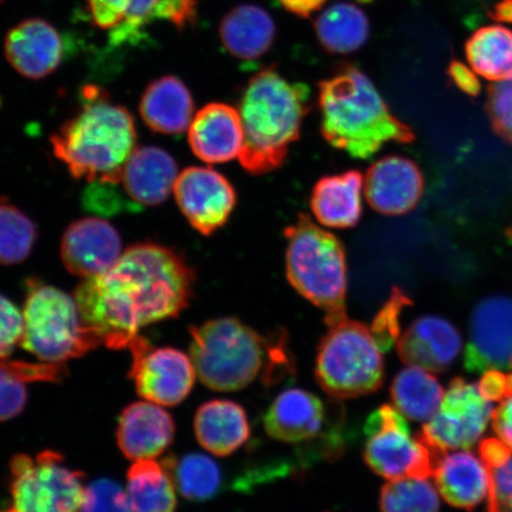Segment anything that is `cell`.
<instances>
[{"label":"cell","instance_id":"cell-36","mask_svg":"<svg viewBox=\"0 0 512 512\" xmlns=\"http://www.w3.org/2000/svg\"><path fill=\"white\" fill-rule=\"evenodd\" d=\"M381 512H440V494L428 478L389 480L382 486Z\"/></svg>","mask_w":512,"mask_h":512},{"label":"cell","instance_id":"cell-17","mask_svg":"<svg viewBox=\"0 0 512 512\" xmlns=\"http://www.w3.org/2000/svg\"><path fill=\"white\" fill-rule=\"evenodd\" d=\"M512 367V299L492 296L472 313L465 368L471 373Z\"/></svg>","mask_w":512,"mask_h":512},{"label":"cell","instance_id":"cell-28","mask_svg":"<svg viewBox=\"0 0 512 512\" xmlns=\"http://www.w3.org/2000/svg\"><path fill=\"white\" fill-rule=\"evenodd\" d=\"M275 25L267 12L255 5H241L224 17L220 36L224 47L241 60L265 55L274 41Z\"/></svg>","mask_w":512,"mask_h":512},{"label":"cell","instance_id":"cell-39","mask_svg":"<svg viewBox=\"0 0 512 512\" xmlns=\"http://www.w3.org/2000/svg\"><path fill=\"white\" fill-rule=\"evenodd\" d=\"M488 112L496 133L512 145V78L489 89Z\"/></svg>","mask_w":512,"mask_h":512},{"label":"cell","instance_id":"cell-8","mask_svg":"<svg viewBox=\"0 0 512 512\" xmlns=\"http://www.w3.org/2000/svg\"><path fill=\"white\" fill-rule=\"evenodd\" d=\"M328 326L316 357L320 388L334 399L377 392L384 382V361L370 326L348 317Z\"/></svg>","mask_w":512,"mask_h":512},{"label":"cell","instance_id":"cell-37","mask_svg":"<svg viewBox=\"0 0 512 512\" xmlns=\"http://www.w3.org/2000/svg\"><path fill=\"white\" fill-rule=\"evenodd\" d=\"M411 304V299L402 292L400 288L395 287L389 299L381 307L379 313L370 325L371 331L379 344L382 352H387L398 343L401 335L400 318L403 310Z\"/></svg>","mask_w":512,"mask_h":512},{"label":"cell","instance_id":"cell-49","mask_svg":"<svg viewBox=\"0 0 512 512\" xmlns=\"http://www.w3.org/2000/svg\"><path fill=\"white\" fill-rule=\"evenodd\" d=\"M512 368V367H511Z\"/></svg>","mask_w":512,"mask_h":512},{"label":"cell","instance_id":"cell-38","mask_svg":"<svg viewBox=\"0 0 512 512\" xmlns=\"http://www.w3.org/2000/svg\"><path fill=\"white\" fill-rule=\"evenodd\" d=\"M81 512H132L126 491L110 479L87 486Z\"/></svg>","mask_w":512,"mask_h":512},{"label":"cell","instance_id":"cell-40","mask_svg":"<svg viewBox=\"0 0 512 512\" xmlns=\"http://www.w3.org/2000/svg\"><path fill=\"white\" fill-rule=\"evenodd\" d=\"M23 312L0 294V360L8 358L16 345L22 342Z\"/></svg>","mask_w":512,"mask_h":512},{"label":"cell","instance_id":"cell-26","mask_svg":"<svg viewBox=\"0 0 512 512\" xmlns=\"http://www.w3.org/2000/svg\"><path fill=\"white\" fill-rule=\"evenodd\" d=\"M194 427L198 443L219 457L230 456L251 437L245 408L229 400L203 403L195 415Z\"/></svg>","mask_w":512,"mask_h":512},{"label":"cell","instance_id":"cell-19","mask_svg":"<svg viewBox=\"0 0 512 512\" xmlns=\"http://www.w3.org/2000/svg\"><path fill=\"white\" fill-rule=\"evenodd\" d=\"M123 254L118 230L99 217L69 224L62 236L61 258L67 271L89 279L110 270Z\"/></svg>","mask_w":512,"mask_h":512},{"label":"cell","instance_id":"cell-10","mask_svg":"<svg viewBox=\"0 0 512 512\" xmlns=\"http://www.w3.org/2000/svg\"><path fill=\"white\" fill-rule=\"evenodd\" d=\"M10 469L11 504L0 512H81L86 491L82 473L64 465L61 454H19Z\"/></svg>","mask_w":512,"mask_h":512},{"label":"cell","instance_id":"cell-33","mask_svg":"<svg viewBox=\"0 0 512 512\" xmlns=\"http://www.w3.org/2000/svg\"><path fill=\"white\" fill-rule=\"evenodd\" d=\"M316 30L320 43L330 53L349 54L368 40L369 22L357 6L338 3L318 17Z\"/></svg>","mask_w":512,"mask_h":512},{"label":"cell","instance_id":"cell-32","mask_svg":"<svg viewBox=\"0 0 512 512\" xmlns=\"http://www.w3.org/2000/svg\"><path fill=\"white\" fill-rule=\"evenodd\" d=\"M465 51L477 75L494 82L512 78V31L508 28L490 25L477 30Z\"/></svg>","mask_w":512,"mask_h":512},{"label":"cell","instance_id":"cell-14","mask_svg":"<svg viewBox=\"0 0 512 512\" xmlns=\"http://www.w3.org/2000/svg\"><path fill=\"white\" fill-rule=\"evenodd\" d=\"M195 0H88L95 27L108 31L114 47L143 38L147 25L169 22L178 28L195 18Z\"/></svg>","mask_w":512,"mask_h":512},{"label":"cell","instance_id":"cell-42","mask_svg":"<svg viewBox=\"0 0 512 512\" xmlns=\"http://www.w3.org/2000/svg\"><path fill=\"white\" fill-rule=\"evenodd\" d=\"M478 388L480 394L491 402L504 400L512 395V374H504L498 369L485 371Z\"/></svg>","mask_w":512,"mask_h":512},{"label":"cell","instance_id":"cell-47","mask_svg":"<svg viewBox=\"0 0 512 512\" xmlns=\"http://www.w3.org/2000/svg\"><path fill=\"white\" fill-rule=\"evenodd\" d=\"M490 17L497 22L512 24V0H501L490 12Z\"/></svg>","mask_w":512,"mask_h":512},{"label":"cell","instance_id":"cell-34","mask_svg":"<svg viewBox=\"0 0 512 512\" xmlns=\"http://www.w3.org/2000/svg\"><path fill=\"white\" fill-rule=\"evenodd\" d=\"M176 488L194 502H206L219 494L223 483L221 467L213 458L191 453L179 462H168Z\"/></svg>","mask_w":512,"mask_h":512},{"label":"cell","instance_id":"cell-21","mask_svg":"<svg viewBox=\"0 0 512 512\" xmlns=\"http://www.w3.org/2000/svg\"><path fill=\"white\" fill-rule=\"evenodd\" d=\"M5 55L24 78L40 80L60 66L64 43L53 25L43 19H28L6 36Z\"/></svg>","mask_w":512,"mask_h":512},{"label":"cell","instance_id":"cell-24","mask_svg":"<svg viewBox=\"0 0 512 512\" xmlns=\"http://www.w3.org/2000/svg\"><path fill=\"white\" fill-rule=\"evenodd\" d=\"M174 437V419L157 403H132L120 416L118 445L126 458L133 462L156 459L170 446Z\"/></svg>","mask_w":512,"mask_h":512},{"label":"cell","instance_id":"cell-15","mask_svg":"<svg viewBox=\"0 0 512 512\" xmlns=\"http://www.w3.org/2000/svg\"><path fill=\"white\" fill-rule=\"evenodd\" d=\"M174 194L185 219L204 236L214 234L228 222L238 201L228 178L206 166L183 170Z\"/></svg>","mask_w":512,"mask_h":512},{"label":"cell","instance_id":"cell-25","mask_svg":"<svg viewBox=\"0 0 512 512\" xmlns=\"http://www.w3.org/2000/svg\"><path fill=\"white\" fill-rule=\"evenodd\" d=\"M364 178L360 171L324 176L313 187L310 208L320 226L348 229L357 226L363 214Z\"/></svg>","mask_w":512,"mask_h":512},{"label":"cell","instance_id":"cell-20","mask_svg":"<svg viewBox=\"0 0 512 512\" xmlns=\"http://www.w3.org/2000/svg\"><path fill=\"white\" fill-rule=\"evenodd\" d=\"M463 348L460 332L450 320L421 316L398 339V355L407 366L441 373L452 366Z\"/></svg>","mask_w":512,"mask_h":512},{"label":"cell","instance_id":"cell-22","mask_svg":"<svg viewBox=\"0 0 512 512\" xmlns=\"http://www.w3.org/2000/svg\"><path fill=\"white\" fill-rule=\"evenodd\" d=\"M243 140L239 110L220 102L201 108L189 127L191 150L207 164H224L239 158Z\"/></svg>","mask_w":512,"mask_h":512},{"label":"cell","instance_id":"cell-46","mask_svg":"<svg viewBox=\"0 0 512 512\" xmlns=\"http://www.w3.org/2000/svg\"><path fill=\"white\" fill-rule=\"evenodd\" d=\"M326 0H279V3L294 15L309 17L312 12L322 8Z\"/></svg>","mask_w":512,"mask_h":512},{"label":"cell","instance_id":"cell-27","mask_svg":"<svg viewBox=\"0 0 512 512\" xmlns=\"http://www.w3.org/2000/svg\"><path fill=\"white\" fill-rule=\"evenodd\" d=\"M195 104L184 83L175 76L153 81L143 94L139 112L152 131L177 136L188 130Z\"/></svg>","mask_w":512,"mask_h":512},{"label":"cell","instance_id":"cell-1","mask_svg":"<svg viewBox=\"0 0 512 512\" xmlns=\"http://www.w3.org/2000/svg\"><path fill=\"white\" fill-rule=\"evenodd\" d=\"M196 274L175 249L153 242L128 247L104 274L75 292L83 323L108 348L130 347L140 329L179 316L190 304Z\"/></svg>","mask_w":512,"mask_h":512},{"label":"cell","instance_id":"cell-31","mask_svg":"<svg viewBox=\"0 0 512 512\" xmlns=\"http://www.w3.org/2000/svg\"><path fill=\"white\" fill-rule=\"evenodd\" d=\"M63 364L0 360V421L16 418L28 401L27 383L59 381Z\"/></svg>","mask_w":512,"mask_h":512},{"label":"cell","instance_id":"cell-44","mask_svg":"<svg viewBox=\"0 0 512 512\" xmlns=\"http://www.w3.org/2000/svg\"><path fill=\"white\" fill-rule=\"evenodd\" d=\"M448 75L459 89L466 94L475 96L480 92V82L475 70L466 67L462 62L454 61L448 67Z\"/></svg>","mask_w":512,"mask_h":512},{"label":"cell","instance_id":"cell-48","mask_svg":"<svg viewBox=\"0 0 512 512\" xmlns=\"http://www.w3.org/2000/svg\"><path fill=\"white\" fill-rule=\"evenodd\" d=\"M361 2L367 3V2H373V0H361Z\"/></svg>","mask_w":512,"mask_h":512},{"label":"cell","instance_id":"cell-9","mask_svg":"<svg viewBox=\"0 0 512 512\" xmlns=\"http://www.w3.org/2000/svg\"><path fill=\"white\" fill-rule=\"evenodd\" d=\"M265 431L271 439L297 445L312 458L341 456L342 420L332 421V409L317 395L305 389L281 392L264 416Z\"/></svg>","mask_w":512,"mask_h":512},{"label":"cell","instance_id":"cell-18","mask_svg":"<svg viewBox=\"0 0 512 512\" xmlns=\"http://www.w3.org/2000/svg\"><path fill=\"white\" fill-rule=\"evenodd\" d=\"M425 191V178L412 159L402 156L383 157L364 177V195L371 208L386 216L411 213Z\"/></svg>","mask_w":512,"mask_h":512},{"label":"cell","instance_id":"cell-12","mask_svg":"<svg viewBox=\"0 0 512 512\" xmlns=\"http://www.w3.org/2000/svg\"><path fill=\"white\" fill-rule=\"evenodd\" d=\"M494 412V405L480 394L478 384L454 379L421 435L438 453L469 450L482 439Z\"/></svg>","mask_w":512,"mask_h":512},{"label":"cell","instance_id":"cell-45","mask_svg":"<svg viewBox=\"0 0 512 512\" xmlns=\"http://www.w3.org/2000/svg\"><path fill=\"white\" fill-rule=\"evenodd\" d=\"M479 450L480 458L489 466V469H494V467L507 462L512 453L510 448L501 439L494 438L482 441Z\"/></svg>","mask_w":512,"mask_h":512},{"label":"cell","instance_id":"cell-5","mask_svg":"<svg viewBox=\"0 0 512 512\" xmlns=\"http://www.w3.org/2000/svg\"><path fill=\"white\" fill-rule=\"evenodd\" d=\"M81 95V111L50 142L70 175L93 183L123 168L136 150L137 130L131 113L112 104L101 89L86 87Z\"/></svg>","mask_w":512,"mask_h":512},{"label":"cell","instance_id":"cell-3","mask_svg":"<svg viewBox=\"0 0 512 512\" xmlns=\"http://www.w3.org/2000/svg\"><path fill=\"white\" fill-rule=\"evenodd\" d=\"M320 128L326 142L352 158L369 159L389 143L409 144L411 127L390 112L368 76L354 67L320 83Z\"/></svg>","mask_w":512,"mask_h":512},{"label":"cell","instance_id":"cell-16","mask_svg":"<svg viewBox=\"0 0 512 512\" xmlns=\"http://www.w3.org/2000/svg\"><path fill=\"white\" fill-rule=\"evenodd\" d=\"M178 177L175 159L156 146L137 147L114 175L100 179L114 185L124 210L156 207L168 200Z\"/></svg>","mask_w":512,"mask_h":512},{"label":"cell","instance_id":"cell-13","mask_svg":"<svg viewBox=\"0 0 512 512\" xmlns=\"http://www.w3.org/2000/svg\"><path fill=\"white\" fill-rule=\"evenodd\" d=\"M128 349L132 354L130 375L139 396L166 407L188 398L197 376L188 355L174 348L153 347L140 335Z\"/></svg>","mask_w":512,"mask_h":512},{"label":"cell","instance_id":"cell-11","mask_svg":"<svg viewBox=\"0 0 512 512\" xmlns=\"http://www.w3.org/2000/svg\"><path fill=\"white\" fill-rule=\"evenodd\" d=\"M364 460L370 470L387 480L430 478L441 453L434 451L421 433L413 435L398 409L383 405L364 425Z\"/></svg>","mask_w":512,"mask_h":512},{"label":"cell","instance_id":"cell-7","mask_svg":"<svg viewBox=\"0 0 512 512\" xmlns=\"http://www.w3.org/2000/svg\"><path fill=\"white\" fill-rule=\"evenodd\" d=\"M22 312V347L41 362L63 364L101 344L83 323L75 298L60 288L29 280Z\"/></svg>","mask_w":512,"mask_h":512},{"label":"cell","instance_id":"cell-35","mask_svg":"<svg viewBox=\"0 0 512 512\" xmlns=\"http://www.w3.org/2000/svg\"><path fill=\"white\" fill-rule=\"evenodd\" d=\"M37 240L35 223L21 209L0 197V265L21 264Z\"/></svg>","mask_w":512,"mask_h":512},{"label":"cell","instance_id":"cell-23","mask_svg":"<svg viewBox=\"0 0 512 512\" xmlns=\"http://www.w3.org/2000/svg\"><path fill=\"white\" fill-rule=\"evenodd\" d=\"M432 477L440 496L453 507L473 510L489 499V466L470 451L441 453L435 462Z\"/></svg>","mask_w":512,"mask_h":512},{"label":"cell","instance_id":"cell-41","mask_svg":"<svg viewBox=\"0 0 512 512\" xmlns=\"http://www.w3.org/2000/svg\"><path fill=\"white\" fill-rule=\"evenodd\" d=\"M488 512H512V453L507 462L490 469Z\"/></svg>","mask_w":512,"mask_h":512},{"label":"cell","instance_id":"cell-2","mask_svg":"<svg viewBox=\"0 0 512 512\" xmlns=\"http://www.w3.org/2000/svg\"><path fill=\"white\" fill-rule=\"evenodd\" d=\"M190 335L196 374L216 392H238L259 376L271 384L293 374L284 335L267 338L233 317L192 326Z\"/></svg>","mask_w":512,"mask_h":512},{"label":"cell","instance_id":"cell-29","mask_svg":"<svg viewBox=\"0 0 512 512\" xmlns=\"http://www.w3.org/2000/svg\"><path fill=\"white\" fill-rule=\"evenodd\" d=\"M126 494L132 512H174L176 484L168 463L137 460L127 472Z\"/></svg>","mask_w":512,"mask_h":512},{"label":"cell","instance_id":"cell-6","mask_svg":"<svg viewBox=\"0 0 512 512\" xmlns=\"http://www.w3.org/2000/svg\"><path fill=\"white\" fill-rule=\"evenodd\" d=\"M284 233L288 283L324 311L326 324L348 317V265L343 243L306 214H300Z\"/></svg>","mask_w":512,"mask_h":512},{"label":"cell","instance_id":"cell-43","mask_svg":"<svg viewBox=\"0 0 512 512\" xmlns=\"http://www.w3.org/2000/svg\"><path fill=\"white\" fill-rule=\"evenodd\" d=\"M491 422L498 438L512 451V395L495 408Z\"/></svg>","mask_w":512,"mask_h":512},{"label":"cell","instance_id":"cell-4","mask_svg":"<svg viewBox=\"0 0 512 512\" xmlns=\"http://www.w3.org/2000/svg\"><path fill=\"white\" fill-rule=\"evenodd\" d=\"M309 95L303 83L290 82L273 69L248 82L239 107L245 136L239 160L248 174L265 175L284 164L309 113Z\"/></svg>","mask_w":512,"mask_h":512},{"label":"cell","instance_id":"cell-30","mask_svg":"<svg viewBox=\"0 0 512 512\" xmlns=\"http://www.w3.org/2000/svg\"><path fill=\"white\" fill-rule=\"evenodd\" d=\"M444 388L430 371L408 366L394 377L390 396L394 406L413 421L427 422L439 411L444 399Z\"/></svg>","mask_w":512,"mask_h":512}]
</instances>
